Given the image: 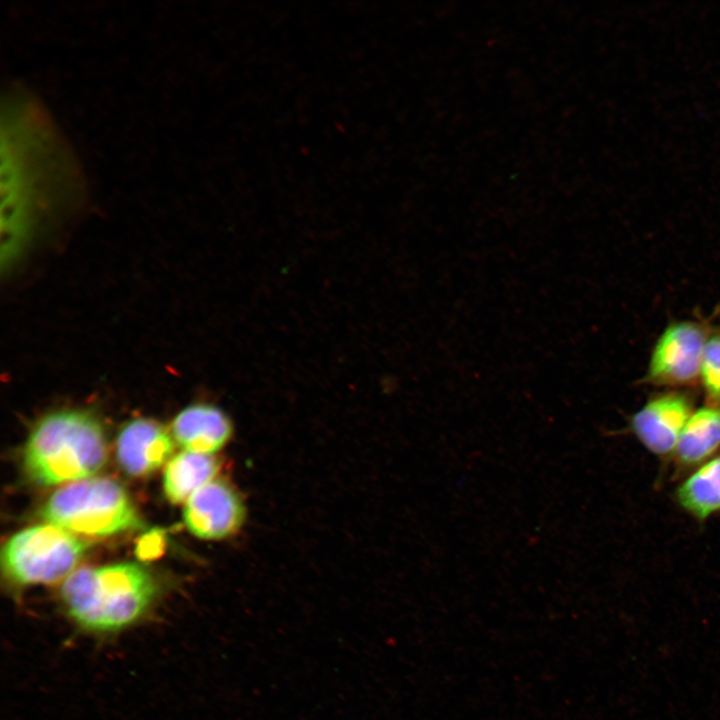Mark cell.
<instances>
[{
    "label": "cell",
    "mask_w": 720,
    "mask_h": 720,
    "mask_svg": "<svg viewBox=\"0 0 720 720\" xmlns=\"http://www.w3.org/2000/svg\"><path fill=\"white\" fill-rule=\"evenodd\" d=\"M108 448L101 422L86 410L64 409L42 417L24 448L28 477L41 486L92 477L107 461Z\"/></svg>",
    "instance_id": "obj_2"
},
{
    "label": "cell",
    "mask_w": 720,
    "mask_h": 720,
    "mask_svg": "<svg viewBox=\"0 0 720 720\" xmlns=\"http://www.w3.org/2000/svg\"><path fill=\"white\" fill-rule=\"evenodd\" d=\"M708 336L706 328L694 321L669 324L652 349L645 382L674 389L696 384Z\"/></svg>",
    "instance_id": "obj_5"
},
{
    "label": "cell",
    "mask_w": 720,
    "mask_h": 720,
    "mask_svg": "<svg viewBox=\"0 0 720 720\" xmlns=\"http://www.w3.org/2000/svg\"><path fill=\"white\" fill-rule=\"evenodd\" d=\"M220 461L211 454L180 452L167 463L163 488L173 504L187 502L200 488L211 482L220 469Z\"/></svg>",
    "instance_id": "obj_11"
},
{
    "label": "cell",
    "mask_w": 720,
    "mask_h": 720,
    "mask_svg": "<svg viewBox=\"0 0 720 720\" xmlns=\"http://www.w3.org/2000/svg\"><path fill=\"white\" fill-rule=\"evenodd\" d=\"M720 451V405L694 410L672 455L678 474L691 473Z\"/></svg>",
    "instance_id": "obj_10"
},
{
    "label": "cell",
    "mask_w": 720,
    "mask_h": 720,
    "mask_svg": "<svg viewBox=\"0 0 720 720\" xmlns=\"http://www.w3.org/2000/svg\"><path fill=\"white\" fill-rule=\"evenodd\" d=\"M172 434L186 451L211 454L230 440L233 425L229 416L219 407L209 403H195L176 415Z\"/></svg>",
    "instance_id": "obj_9"
},
{
    "label": "cell",
    "mask_w": 720,
    "mask_h": 720,
    "mask_svg": "<svg viewBox=\"0 0 720 720\" xmlns=\"http://www.w3.org/2000/svg\"><path fill=\"white\" fill-rule=\"evenodd\" d=\"M675 498L700 521L720 512V453L692 471L677 487Z\"/></svg>",
    "instance_id": "obj_12"
},
{
    "label": "cell",
    "mask_w": 720,
    "mask_h": 720,
    "mask_svg": "<svg viewBox=\"0 0 720 720\" xmlns=\"http://www.w3.org/2000/svg\"><path fill=\"white\" fill-rule=\"evenodd\" d=\"M87 549L70 531L47 523L21 530L2 548L4 576L14 588L52 584L67 578Z\"/></svg>",
    "instance_id": "obj_4"
},
{
    "label": "cell",
    "mask_w": 720,
    "mask_h": 720,
    "mask_svg": "<svg viewBox=\"0 0 720 720\" xmlns=\"http://www.w3.org/2000/svg\"><path fill=\"white\" fill-rule=\"evenodd\" d=\"M174 449L172 437L158 422L137 418L120 431L116 456L120 467L129 475L145 476L161 467Z\"/></svg>",
    "instance_id": "obj_8"
},
{
    "label": "cell",
    "mask_w": 720,
    "mask_h": 720,
    "mask_svg": "<svg viewBox=\"0 0 720 720\" xmlns=\"http://www.w3.org/2000/svg\"><path fill=\"white\" fill-rule=\"evenodd\" d=\"M165 547V535L162 530L154 529L147 532L138 541L136 554L140 559L149 560L160 556Z\"/></svg>",
    "instance_id": "obj_14"
},
{
    "label": "cell",
    "mask_w": 720,
    "mask_h": 720,
    "mask_svg": "<svg viewBox=\"0 0 720 720\" xmlns=\"http://www.w3.org/2000/svg\"><path fill=\"white\" fill-rule=\"evenodd\" d=\"M183 516L186 527L196 537L220 540L240 530L246 507L229 482L213 479L188 499Z\"/></svg>",
    "instance_id": "obj_6"
},
{
    "label": "cell",
    "mask_w": 720,
    "mask_h": 720,
    "mask_svg": "<svg viewBox=\"0 0 720 720\" xmlns=\"http://www.w3.org/2000/svg\"><path fill=\"white\" fill-rule=\"evenodd\" d=\"M700 381L707 404L720 405V332L708 336L702 358Z\"/></svg>",
    "instance_id": "obj_13"
},
{
    "label": "cell",
    "mask_w": 720,
    "mask_h": 720,
    "mask_svg": "<svg viewBox=\"0 0 720 720\" xmlns=\"http://www.w3.org/2000/svg\"><path fill=\"white\" fill-rule=\"evenodd\" d=\"M41 516L65 530L91 536L143 526L125 488L108 477L87 478L59 488L42 507Z\"/></svg>",
    "instance_id": "obj_3"
},
{
    "label": "cell",
    "mask_w": 720,
    "mask_h": 720,
    "mask_svg": "<svg viewBox=\"0 0 720 720\" xmlns=\"http://www.w3.org/2000/svg\"><path fill=\"white\" fill-rule=\"evenodd\" d=\"M693 411V398L686 392L661 393L650 398L633 415L631 430L652 454L669 457Z\"/></svg>",
    "instance_id": "obj_7"
},
{
    "label": "cell",
    "mask_w": 720,
    "mask_h": 720,
    "mask_svg": "<svg viewBox=\"0 0 720 720\" xmlns=\"http://www.w3.org/2000/svg\"><path fill=\"white\" fill-rule=\"evenodd\" d=\"M161 593L149 570L129 562L74 570L59 598L74 633L104 643L143 624Z\"/></svg>",
    "instance_id": "obj_1"
}]
</instances>
